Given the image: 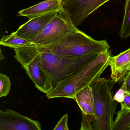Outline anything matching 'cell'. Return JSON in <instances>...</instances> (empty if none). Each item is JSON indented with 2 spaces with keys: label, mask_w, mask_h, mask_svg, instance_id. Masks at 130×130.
Listing matches in <instances>:
<instances>
[{
  "label": "cell",
  "mask_w": 130,
  "mask_h": 130,
  "mask_svg": "<svg viewBox=\"0 0 130 130\" xmlns=\"http://www.w3.org/2000/svg\"><path fill=\"white\" fill-rule=\"evenodd\" d=\"M110 55L108 50L101 52L98 56L80 71L58 83L46 93L49 99L70 98L74 99L75 94L83 88L90 86L99 78L109 66Z\"/></svg>",
  "instance_id": "obj_1"
},
{
  "label": "cell",
  "mask_w": 130,
  "mask_h": 130,
  "mask_svg": "<svg viewBox=\"0 0 130 130\" xmlns=\"http://www.w3.org/2000/svg\"><path fill=\"white\" fill-rule=\"evenodd\" d=\"M112 80L99 78L90 84L94 99L95 114L93 130H113L114 116L118 102L112 90L115 84Z\"/></svg>",
  "instance_id": "obj_2"
},
{
  "label": "cell",
  "mask_w": 130,
  "mask_h": 130,
  "mask_svg": "<svg viewBox=\"0 0 130 130\" xmlns=\"http://www.w3.org/2000/svg\"><path fill=\"white\" fill-rule=\"evenodd\" d=\"M54 54L63 57L76 58L99 53L110 48L106 40H95L78 30L57 43L46 47Z\"/></svg>",
  "instance_id": "obj_3"
},
{
  "label": "cell",
  "mask_w": 130,
  "mask_h": 130,
  "mask_svg": "<svg viewBox=\"0 0 130 130\" xmlns=\"http://www.w3.org/2000/svg\"><path fill=\"white\" fill-rule=\"evenodd\" d=\"M39 47L44 68L51 77L53 89L61 80L79 72L100 54L93 53L80 57L68 58L57 56L47 48Z\"/></svg>",
  "instance_id": "obj_4"
},
{
  "label": "cell",
  "mask_w": 130,
  "mask_h": 130,
  "mask_svg": "<svg viewBox=\"0 0 130 130\" xmlns=\"http://www.w3.org/2000/svg\"><path fill=\"white\" fill-rule=\"evenodd\" d=\"M14 49L15 58L25 69L36 87L45 94L52 90L51 77L44 68L39 47H21Z\"/></svg>",
  "instance_id": "obj_5"
},
{
  "label": "cell",
  "mask_w": 130,
  "mask_h": 130,
  "mask_svg": "<svg viewBox=\"0 0 130 130\" xmlns=\"http://www.w3.org/2000/svg\"><path fill=\"white\" fill-rule=\"evenodd\" d=\"M78 30L72 23L68 12L63 7L31 42L38 47H46L57 43Z\"/></svg>",
  "instance_id": "obj_6"
},
{
  "label": "cell",
  "mask_w": 130,
  "mask_h": 130,
  "mask_svg": "<svg viewBox=\"0 0 130 130\" xmlns=\"http://www.w3.org/2000/svg\"><path fill=\"white\" fill-rule=\"evenodd\" d=\"M110 0H63V6L76 27L99 7Z\"/></svg>",
  "instance_id": "obj_7"
},
{
  "label": "cell",
  "mask_w": 130,
  "mask_h": 130,
  "mask_svg": "<svg viewBox=\"0 0 130 130\" xmlns=\"http://www.w3.org/2000/svg\"><path fill=\"white\" fill-rule=\"evenodd\" d=\"M38 121L11 109L0 111V130H41Z\"/></svg>",
  "instance_id": "obj_8"
},
{
  "label": "cell",
  "mask_w": 130,
  "mask_h": 130,
  "mask_svg": "<svg viewBox=\"0 0 130 130\" xmlns=\"http://www.w3.org/2000/svg\"><path fill=\"white\" fill-rule=\"evenodd\" d=\"M82 112L81 130H93L92 124L95 114L94 99L90 86L78 91L74 99Z\"/></svg>",
  "instance_id": "obj_9"
},
{
  "label": "cell",
  "mask_w": 130,
  "mask_h": 130,
  "mask_svg": "<svg viewBox=\"0 0 130 130\" xmlns=\"http://www.w3.org/2000/svg\"><path fill=\"white\" fill-rule=\"evenodd\" d=\"M58 12H54L29 20L22 25L15 32L18 36L31 41L38 35L47 24L55 16Z\"/></svg>",
  "instance_id": "obj_10"
},
{
  "label": "cell",
  "mask_w": 130,
  "mask_h": 130,
  "mask_svg": "<svg viewBox=\"0 0 130 130\" xmlns=\"http://www.w3.org/2000/svg\"><path fill=\"white\" fill-rule=\"evenodd\" d=\"M109 66L111 70V78L116 83L122 82L130 71V48L118 55L110 57Z\"/></svg>",
  "instance_id": "obj_11"
},
{
  "label": "cell",
  "mask_w": 130,
  "mask_h": 130,
  "mask_svg": "<svg viewBox=\"0 0 130 130\" xmlns=\"http://www.w3.org/2000/svg\"><path fill=\"white\" fill-rule=\"evenodd\" d=\"M63 0H46L21 10L18 13V15L28 17L30 20L50 13L58 12L63 7Z\"/></svg>",
  "instance_id": "obj_12"
},
{
  "label": "cell",
  "mask_w": 130,
  "mask_h": 130,
  "mask_svg": "<svg viewBox=\"0 0 130 130\" xmlns=\"http://www.w3.org/2000/svg\"><path fill=\"white\" fill-rule=\"evenodd\" d=\"M0 44L14 49L21 47L37 46L31 42L18 36L15 32L10 35L3 36L0 41Z\"/></svg>",
  "instance_id": "obj_13"
},
{
  "label": "cell",
  "mask_w": 130,
  "mask_h": 130,
  "mask_svg": "<svg viewBox=\"0 0 130 130\" xmlns=\"http://www.w3.org/2000/svg\"><path fill=\"white\" fill-rule=\"evenodd\" d=\"M113 130H130V111L121 109L117 112Z\"/></svg>",
  "instance_id": "obj_14"
},
{
  "label": "cell",
  "mask_w": 130,
  "mask_h": 130,
  "mask_svg": "<svg viewBox=\"0 0 130 130\" xmlns=\"http://www.w3.org/2000/svg\"><path fill=\"white\" fill-rule=\"evenodd\" d=\"M125 1L124 15L119 33L122 38H126L130 36V0Z\"/></svg>",
  "instance_id": "obj_15"
},
{
  "label": "cell",
  "mask_w": 130,
  "mask_h": 130,
  "mask_svg": "<svg viewBox=\"0 0 130 130\" xmlns=\"http://www.w3.org/2000/svg\"><path fill=\"white\" fill-rule=\"evenodd\" d=\"M11 84L10 78L2 73H0V97L6 96L10 90Z\"/></svg>",
  "instance_id": "obj_16"
},
{
  "label": "cell",
  "mask_w": 130,
  "mask_h": 130,
  "mask_svg": "<svg viewBox=\"0 0 130 130\" xmlns=\"http://www.w3.org/2000/svg\"><path fill=\"white\" fill-rule=\"evenodd\" d=\"M68 114L63 116L59 120L56 126L54 128V130H69L68 127Z\"/></svg>",
  "instance_id": "obj_17"
},
{
  "label": "cell",
  "mask_w": 130,
  "mask_h": 130,
  "mask_svg": "<svg viewBox=\"0 0 130 130\" xmlns=\"http://www.w3.org/2000/svg\"><path fill=\"white\" fill-rule=\"evenodd\" d=\"M126 90L125 85L123 83L121 88L117 91L115 95L113 96L114 100L119 103H122L124 101L125 91Z\"/></svg>",
  "instance_id": "obj_18"
},
{
  "label": "cell",
  "mask_w": 130,
  "mask_h": 130,
  "mask_svg": "<svg viewBox=\"0 0 130 130\" xmlns=\"http://www.w3.org/2000/svg\"><path fill=\"white\" fill-rule=\"evenodd\" d=\"M121 105V109L130 111V92L127 90L125 91L124 101Z\"/></svg>",
  "instance_id": "obj_19"
},
{
  "label": "cell",
  "mask_w": 130,
  "mask_h": 130,
  "mask_svg": "<svg viewBox=\"0 0 130 130\" xmlns=\"http://www.w3.org/2000/svg\"><path fill=\"white\" fill-rule=\"evenodd\" d=\"M123 80V83L125 85L126 90L130 92V71L127 74Z\"/></svg>",
  "instance_id": "obj_20"
},
{
  "label": "cell",
  "mask_w": 130,
  "mask_h": 130,
  "mask_svg": "<svg viewBox=\"0 0 130 130\" xmlns=\"http://www.w3.org/2000/svg\"><path fill=\"white\" fill-rule=\"evenodd\" d=\"M4 56L2 54V51H1V61L3 59H4Z\"/></svg>",
  "instance_id": "obj_21"
}]
</instances>
